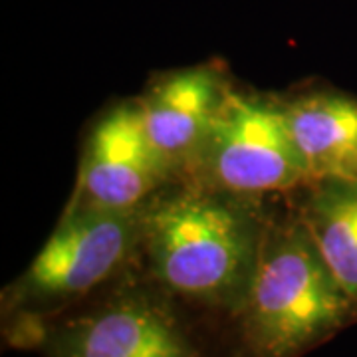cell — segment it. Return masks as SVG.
<instances>
[{"label": "cell", "mask_w": 357, "mask_h": 357, "mask_svg": "<svg viewBox=\"0 0 357 357\" xmlns=\"http://www.w3.org/2000/svg\"><path fill=\"white\" fill-rule=\"evenodd\" d=\"M246 197L203 181L147 201L141 211L147 274L183 304L236 318L270 222Z\"/></svg>", "instance_id": "6da1fadb"}, {"label": "cell", "mask_w": 357, "mask_h": 357, "mask_svg": "<svg viewBox=\"0 0 357 357\" xmlns=\"http://www.w3.org/2000/svg\"><path fill=\"white\" fill-rule=\"evenodd\" d=\"M357 321L302 217L268 222L248 300L234 324L232 357H302Z\"/></svg>", "instance_id": "7a4b0ae2"}, {"label": "cell", "mask_w": 357, "mask_h": 357, "mask_svg": "<svg viewBox=\"0 0 357 357\" xmlns=\"http://www.w3.org/2000/svg\"><path fill=\"white\" fill-rule=\"evenodd\" d=\"M10 344L44 357H215L185 316L183 302L149 274L131 270Z\"/></svg>", "instance_id": "3957f363"}, {"label": "cell", "mask_w": 357, "mask_h": 357, "mask_svg": "<svg viewBox=\"0 0 357 357\" xmlns=\"http://www.w3.org/2000/svg\"><path fill=\"white\" fill-rule=\"evenodd\" d=\"M141 208H68L32 264L2 292L6 337L86 302L141 252Z\"/></svg>", "instance_id": "277c9868"}, {"label": "cell", "mask_w": 357, "mask_h": 357, "mask_svg": "<svg viewBox=\"0 0 357 357\" xmlns=\"http://www.w3.org/2000/svg\"><path fill=\"white\" fill-rule=\"evenodd\" d=\"M199 167L203 181L248 197L310 183L286 107L230 88L199 153Z\"/></svg>", "instance_id": "5b68a950"}, {"label": "cell", "mask_w": 357, "mask_h": 357, "mask_svg": "<svg viewBox=\"0 0 357 357\" xmlns=\"http://www.w3.org/2000/svg\"><path fill=\"white\" fill-rule=\"evenodd\" d=\"M171 175L145 131L139 102L121 103L89 133L70 208L135 211L151 201Z\"/></svg>", "instance_id": "8992f818"}, {"label": "cell", "mask_w": 357, "mask_h": 357, "mask_svg": "<svg viewBox=\"0 0 357 357\" xmlns=\"http://www.w3.org/2000/svg\"><path fill=\"white\" fill-rule=\"evenodd\" d=\"M229 86L208 68L165 76L139 102L149 139L171 173L195 169Z\"/></svg>", "instance_id": "52a82bcc"}, {"label": "cell", "mask_w": 357, "mask_h": 357, "mask_svg": "<svg viewBox=\"0 0 357 357\" xmlns=\"http://www.w3.org/2000/svg\"><path fill=\"white\" fill-rule=\"evenodd\" d=\"M284 107L310 185L357 181V100L312 93Z\"/></svg>", "instance_id": "ba28073f"}, {"label": "cell", "mask_w": 357, "mask_h": 357, "mask_svg": "<svg viewBox=\"0 0 357 357\" xmlns=\"http://www.w3.org/2000/svg\"><path fill=\"white\" fill-rule=\"evenodd\" d=\"M300 217L333 276L357 304V181L312 183Z\"/></svg>", "instance_id": "9c48e42d"}]
</instances>
